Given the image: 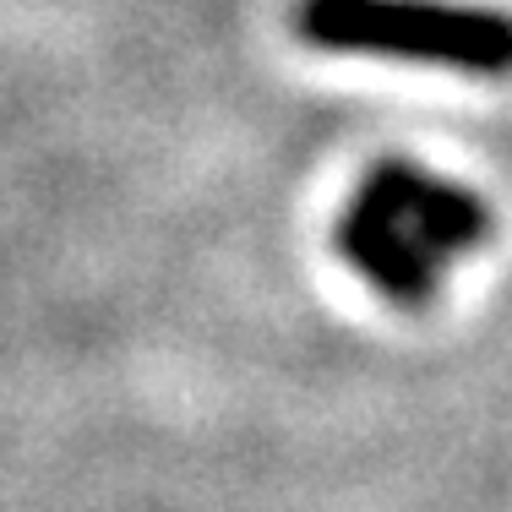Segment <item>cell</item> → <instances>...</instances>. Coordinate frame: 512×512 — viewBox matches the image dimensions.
<instances>
[{
  "mask_svg": "<svg viewBox=\"0 0 512 512\" xmlns=\"http://www.w3.org/2000/svg\"><path fill=\"white\" fill-rule=\"evenodd\" d=\"M496 218L480 191L431 175L414 158H382L365 169L333 246L349 267L393 306H431L447 262L480 251Z\"/></svg>",
  "mask_w": 512,
  "mask_h": 512,
  "instance_id": "6da1fadb",
  "label": "cell"
},
{
  "mask_svg": "<svg viewBox=\"0 0 512 512\" xmlns=\"http://www.w3.org/2000/svg\"><path fill=\"white\" fill-rule=\"evenodd\" d=\"M295 33L327 55H382L512 77V11L469 0H300Z\"/></svg>",
  "mask_w": 512,
  "mask_h": 512,
  "instance_id": "7a4b0ae2",
  "label": "cell"
}]
</instances>
